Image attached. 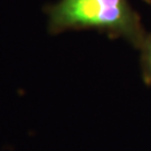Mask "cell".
Masks as SVG:
<instances>
[{
  "mask_svg": "<svg viewBox=\"0 0 151 151\" xmlns=\"http://www.w3.org/2000/svg\"><path fill=\"white\" fill-rule=\"evenodd\" d=\"M54 32L68 28H97L123 37L140 48L147 34L128 0H60L49 11Z\"/></svg>",
  "mask_w": 151,
  "mask_h": 151,
  "instance_id": "cell-1",
  "label": "cell"
},
{
  "mask_svg": "<svg viewBox=\"0 0 151 151\" xmlns=\"http://www.w3.org/2000/svg\"><path fill=\"white\" fill-rule=\"evenodd\" d=\"M141 50V70L143 81L151 84V35L147 34L143 43L139 48Z\"/></svg>",
  "mask_w": 151,
  "mask_h": 151,
  "instance_id": "cell-2",
  "label": "cell"
},
{
  "mask_svg": "<svg viewBox=\"0 0 151 151\" xmlns=\"http://www.w3.org/2000/svg\"><path fill=\"white\" fill-rule=\"evenodd\" d=\"M147 1H149V2H151V0H147Z\"/></svg>",
  "mask_w": 151,
  "mask_h": 151,
  "instance_id": "cell-3",
  "label": "cell"
}]
</instances>
